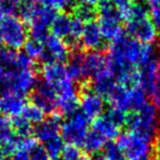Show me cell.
<instances>
[{
	"instance_id": "7",
	"label": "cell",
	"mask_w": 160,
	"mask_h": 160,
	"mask_svg": "<svg viewBox=\"0 0 160 160\" xmlns=\"http://www.w3.org/2000/svg\"><path fill=\"white\" fill-rule=\"evenodd\" d=\"M28 41V29L22 19L7 16L0 22V42L10 49L21 48Z\"/></svg>"
},
{
	"instance_id": "8",
	"label": "cell",
	"mask_w": 160,
	"mask_h": 160,
	"mask_svg": "<svg viewBox=\"0 0 160 160\" xmlns=\"http://www.w3.org/2000/svg\"><path fill=\"white\" fill-rule=\"evenodd\" d=\"M152 140L148 137L134 133V132H126L120 134L118 137L116 144L122 150L125 159L137 160L142 158H148V155L151 151Z\"/></svg>"
},
{
	"instance_id": "22",
	"label": "cell",
	"mask_w": 160,
	"mask_h": 160,
	"mask_svg": "<svg viewBox=\"0 0 160 160\" xmlns=\"http://www.w3.org/2000/svg\"><path fill=\"white\" fill-rule=\"evenodd\" d=\"M82 53L72 54L68 58V65H67V70H68L69 77L72 81H79V80H85V71H83V62H82Z\"/></svg>"
},
{
	"instance_id": "2",
	"label": "cell",
	"mask_w": 160,
	"mask_h": 160,
	"mask_svg": "<svg viewBox=\"0 0 160 160\" xmlns=\"http://www.w3.org/2000/svg\"><path fill=\"white\" fill-rule=\"evenodd\" d=\"M22 21L28 24L31 38L44 41L48 35V30L56 17V11L46 6L33 2H24L19 10Z\"/></svg>"
},
{
	"instance_id": "9",
	"label": "cell",
	"mask_w": 160,
	"mask_h": 160,
	"mask_svg": "<svg viewBox=\"0 0 160 160\" xmlns=\"http://www.w3.org/2000/svg\"><path fill=\"white\" fill-rule=\"evenodd\" d=\"M125 21H126L125 25L126 35H128L129 38L142 44H152L158 40L159 32L150 21L149 14L132 18Z\"/></svg>"
},
{
	"instance_id": "27",
	"label": "cell",
	"mask_w": 160,
	"mask_h": 160,
	"mask_svg": "<svg viewBox=\"0 0 160 160\" xmlns=\"http://www.w3.org/2000/svg\"><path fill=\"white\" fill-rule=\"evenodd\" d=\"M12 128H13L14 135L20 136V137H25V136H31L33 128H32V124L29 123L23 116H18V118H13L11 122Z\"/></svg>"
},
{
	"instance_id": "17",
	"label": "cell",
	"mask_w": 160,
	"mask_h": 160,
	"mask_svg": "<svg viewBox=\"0 0 160 160\" xmlns=\"http://www.w3.org/2000/svg\"><path fill=\"white\" fill-rule=\"evenodd\" d=\"M80 46L88 52H99L104 44L101 32L96 21L85 23L82 33L79 40Z\"/></svg>"
},
{
	"instance_id": "26",
	"label": "cell",
	"mask_w": 160,
	"mask_h": 160,
	"mask_svg": "<svg viewBox=\"0 0 160 160\" xmlns=\"http://www.w3.org/2000/svg\"><path fill=\"white\" fill-rule=\"evenodd\" d=\"M24 53L31 58L32 60L34 59H41L43 55V42L38 40H34V38H30L24 44Z\"/></svg>"
},
{
	"instance_id": "32",
	"label": "cell",
	"mask_w": 160,
	"mask_h": 160,
	"mask_svg": "<svg viewBox=\"0 0 160 160\" xmlns=\"http://www.w3.org/2000/svg\"><path fill=\"white\" fill-rule=\"evenodd\" d=\"M62 160H89L83 155L78 147L75 146H67L64 147V150L62 152Z\"/></svg>"
},
{
	"instance_id": "16",
	"label": "cell",
	"mask_w": 160,
	"mask_h": 160,
	"mask_svg": "<svg viewBox=\"0 0 160 160\" xmlns=\"http://www.w3.org/2000/svg\"><path fill=\"white\" fill-rule=\"evenodd\" d=\"M42 77L43 81L51 86L54 90L62 87L68 81H72L71 78L69 77L67 67L59 62L44 64L42 69Z\"/></svg>"
},
{
	"instance_id": "46",
	"label": "cell",
	"mask_w": 160,
	"mask_h": 160,
	"mask_svg": "<svg viewBox=\"0 0 160 160\" xmlns=\"http://www.w3.org/2000/svg\"><path fill=\"white\" fill-rule=\"evenodd\" d=\"M136 2H142V0H136Z\"/></svg>"
},
{
	"instance_id": "25",
	"label": "cell",
	"mask_w": 160,
	"mask_h": 160,
	"mask_svg": "<svg viewBox=\"0 0 160 160\" xmlns=\"http://www.w3.org/2000/svg\"><path fill=\"white\" fill-rule=\"evenodd\" d=\"M64 140L62 139L60 136H58V137L54 138V139L49 140L48 142L44 144V149L51 160L59 159L62 150H64Z\"/></svg>"
},
{
	"instance_id": "30",
	"label": "cell",
	"mask_w": 160,
	"mask_h": 160,
	"mask_svg": "<svg viewBox=\"0 0 160 160\" xmlns=\"http://www.w3.org/2000/svg\"><path fill=\"white\" fill-rule=\"evenodd\" d=\"M149 19L155 25L158 32H160V0H147Z\"/></svg>"
},
{
	"instance_id": "47",
	"label": "cell",
	"mask_w": 160,
	"mask_h": 160,
	"mask_svg": "<svg viewBox=\"0 0 160 160\" xmlns=\"http://www.w3.org/2000/svg\"><path fill=\"white\" fill-rule=\"evenodd\" d=\"M57 160H60V159H57Z\"/></svg>"
},
{
	"instance_id": "44",
	"label": "cell",
	"mask_w": 160,
	"mask_h": 160,
	"mask_svg": "<svg viewBox=\"0 0 160 160\" xmlns=\"http://www.w3.org/2000/svg\"><path fill=\"white\" fill-rule=\"evenodd\" d=\"M0 160H6V155L0 150Z\"/></svg>"
},
{
	"instance_id": "40",
	"label": "cell",
	"mask_w": 160,
	"mask_h": 160,
	"mask_svg": "<svg viewBox=\"0 0 160 160\" xmlns=\"http://www.w3.org/2000/svg\"><path fill=\"white\" fill-rule=\"evenodd\" d=\"M7 16H9V14L7 13V11H6V9L3 8V6L0 3V22H1Z\"/></svg>"
},
{
	"instance_id": "6",
	"label": "cell",
	"mask_w": 160,
	"mask_h": 160,
	"mask_svg": "<svg viewBox=\"0 0 160 160\" xmlns=\"http://www.w3.org/2000/svg\"><path fill=\"white\" fill-rule=\"evenodd\" d=\"M90 121L79 110L67 115L60 125V137L69 146H82L88 134Z\"/></svg>"
},
{
	"instance_id": "12",
	"label": "cell",
	"mask_w": 160,
	"mask_h": 160,
	"mask_svg": "<svg viewBox=\"0 0 160 160\" xmlns=\"http://www.w3.org/2000/svg\"><path fill=\"white\" fill-rule=\"evenodd\" d=\"M79 111L89 121L103 115L104 112V99L100 97L92 89L86 88L79 97Z\"/></svg>"
},
{
	"instance_id": "1",
	"label": "cell",
	"mask_w": 160,
	"mask_h": 160,
	"mask_svg": "<svg viewBox=\"0 0 160 160\" xmlns=\"http://www.w3.org/2000/svg\"><path fill=\"white\" fill-rule=\"evenodd\" d=\"M108 58L116 78L128 70L145 66L157 57L152 44H142L122 33L111 42Z\"/></svg>"
},
{
	"instance_id": "3",
	"label": "cell",
	"mask_w": 160,
	"mask_h": 160,
	"mask_svg": "<svg viewBox=\"0 0 160 160\" xmlns=\"http://www.w3.org/2000/svg\"><path fill=\"white\" fill-rule=\"evenodd\" d=\"M38 85V76L34 68H12L5 70L0 90L2 93L27 96Z\"/></svg>"
},
{
	"instance_id": "15",
	"label": "cell",
	"mask_w": 160,
	"mask_h": 160,
	"mask_svg": "<svg viewBox=\"0 0 160 160\" xmlns=\"http://www.w3.org/2000/svg\"><path fill=\"white\" fill-rule=\"evenodd\" d=\"M60 125H62L60 116L57 114H53L36 124L32 133L36 142L46 144L49 140L60 136Z\"/></svg>"
},
{
	"instance_id": "45",
	"label": "cell",
	"mask_w": 160,
	"mask_h": 160,
	"mask_svg": "<svg viewBox=\"0 0 160 160\" xmlns=\"http://www.w3.org/2000/svg\"><path fill=\"white\" fill-rule=\"evenodd\" d=\"M137 160H150L149 158H142V159H137Z\"/></svg>"
},
{
	"instance_id": "10",
	"label": "cell",
	"mask_w": 160,
	"mask_h": 160,
	"mask_svg": "<svg viewBox=\"0 0 160 160\" xmlns=\"http://www.w3.org/2000/svg\"><path fill=\"white\" fill-rule=\"evenodd\" d=\"M86 79H98L104 76H113L108 56L100 52H88L82 57Z\"/></svg>"
},
{
	"instance_id": "4",
	"label": "cell",
	"mask_w": 160,
	"mask_h": 160,
	"mask_svg": "<svg viewBox=\"0 0 160 160\" xmlns=\"http://www.w3.org/2000/svg\"><path fill=\"white\" fill-rule=\"evenodd\" d=\"M99 30L104 42H113L122 34L123 17L109 0H101L97 10Z\"/></svg>"
},
{
	"instance_id": "14",
	"label": "cell",
	"mask_w": 160,
	"mask_h": 160,
	"mask_svg": "<svg viewBox=\"0 0 160 160\" xmlns=\"http://www.w3.org/2000/svg\"><path fill=\"white\" fill-rule=\"evenodd\" d=\"M57 94L58 110L65 115H69L79 107V94L73 81H68L55 90Z\"/></svg>"
},
{
	"instance_id": "28",
	"label": "cell",
	"mask_w": 160,
	"mask_h": 160,
	"mask_svg": "<svg viewBox=\"0 0 160 160\" xmlns=\"http://www.w3.org/2000/svg\"><path fill=\"white\" fill-rule=\"evenodd\" d=\"M44 115H45L44 112L38 107H36L35 104L32 103V104H27V107H25L24 111H23L21 116H23L29 123L36 125V124H38L41 121L44 120L45 118Z\"/></svg>"
},
{
	"instance_id": "41",
	"label": "cell",
	"mask_w": 160,
	"mask_h": 160,
	"mask_svg": "<svg viewBox=\"0 0 160 160\" xmlns=\"http://www.w3.org/2000/svg\"><path fill=\"white\" fill-rule=\"evenodd\" d=\"M3 75H5V69L1 68V67H0V86H1V82H2Z\"/></svg>"
},
{
	"instance_id": "33",
	"label": "cell",
	"mask_w": 160,
	"mask_h": 160,
	"mask_svg": "<svg viewBox=\"0 0 160 160\" xmlns=\"http://www.w3.org/2000/svg\"><path fill=\"white\" fill-rule=\"evenodd\" d=\"M73 0H42L41 5L46 6L55 11H65L71 7Z\"/></svg>"
},
{
	"instance_id": "29",
	"label": "cell",
	"mask_w": 160,
	"mask_h": 160,
	"mask_svg": "<svg viewBox=\"0 0 160 160\" xmlns=\"http://www.w3.org/2000/svg\"><path fill=\"white\" fill-rule=\"evenodd\" d=\"M103 157L105 160H124L125 157L118 145L114 142H108L102 149Z\"/></svg>"
},
{
	"instance_id": "11",
	"label": "cell",
	"mask_w": 160,
	"mask_h": 160,
	"mask_svg": "<svg viewBox=\"0 0 160 160\" xmlns=\"http://www.w3.org/2000/svg\"><path fill=\"white\" fill-rule=\"evenodd\" d=\"M43 55L40 60L44 64L49 62H59L68 60L70 56V48L69 44L66 41L59 38H56L53 34H48L44 41H43Z\"/></svg>"
},
{
	"instance_id": "37",
	"label": "cell",
	"mask_w": 160,
	"mask_h": 160,
	"mask_svg": "<svg viewBox=\"0 0 160 160\" xmlns=\"http://www.w3.org/2000/svg\"><path fill=\"white\" fill-rule=\"evenodd\" d=\"M151 150L153 151V155H155V160H160V132L153 137Z\"/></svg>"
},
{
	"instance_id": "13",
	"label": "cell",
	"mask_w": 160,
	"mask_h": 160,
	"mask_svg": "<svg viewBox=\"0 0 160 160\" xmlns=\"http://www.w3.org/2000/svg\"><path fill=\"white\" fill-rule=\"evenodd\" d=\"M32 103L42 110L44 113H54L58 109L57 94L55 90L44 82L38 83L32 91Z\"/></svg>"
},
{
	"instance_id": "24",
	"label": "cell",
	"mask_w": 160,
	"mask_h": 160,
	"mask_svg": "<svg viewBox=\"0 0 160 160\" xmlns=\"http://www.w3.org/2000/svg\"><path fill=\"white\" fill-rule=\"evenodd\" d=\"M18 52L10 49L8 47L0 46V67L5 70L12 69L16 67Z\"/></svg>"
},
{
	"instance_id": "5",
	"label": "cell",
	"mask_w": 160,
	"mask_h": 160,
	"mask_svg": "<svg viewBox=\"0 0 160 160\" xmlns=\"http://www.w3.org/2000/svg\"><path fill=\"white\" fill-rule=\"evenodd\" d=\"M158 112L151 103L147 102L140 110L127 115L126 124L128 131L153 139L158 129Z\"/></svg>"
},
{
	"instance_id": "18",
	"label": "cell",
	"mask_w": 160,
	"mask_h": 160,
	"mask_svg": "<svg viewBox=\"0 0 160 160\" xmlns=\"http://www.w3.org/2000/svg\"><path fill=\"white\" fill-rule=\"evenodd\" d=\"M27 107L24 97L16 93H2L0 97V113L3 118H16L21 116Z\"/></svg>"
},
{
	"instance_id": "36",
	"label": "cell",
	"mask_w": 160,
	"mask_h": 160,
	"mask_svg": "<svg viewBox=\"0 0 160 160\" xmlns=\"http://www.w3.org/2000/svg\"><path fill=\"white\" fill-rule=\"evenodd\" d=\"M109 1L121 12V13L124 12L132 3V0H109Z\"/></svg>"
},
{
	"instance_id": "31",
	"label": "cell",
	"mask_w": 160,
	"mask_h": 160,
	"mask_svg": "<svg viewBox=\"0 0 160 160\" xmlns=\"http://www.w3.org/2000/svg\"><path fill=\"white\" fill-rule=\"evenodd\" d=\"M73 14L81 19L85 23H87L90 22V21H94V18L97 17V11L92 7L78 5L73 9Z\"/></svg>"
},
{
	"instance_id": "34",
	"label": "cell",
	"mask_w": 160,
	"mask_h": 160,
	"mask_svg": "<svg viewBox=\"0 0 160 160\" xmlns=\"http://www.w3.org/2000/svg\"><path fill=\"white\" fill-rule=\"evenodd\" d=\"M0 3L3 6L9 16H13V13L19 12L20 8L24 3V0H0Z\"/></svg>"
},
{
	"instance_id": "39",
	"label": "cell",
	"mask_w": 160,
	"mask_h": 160,
	"mask_svg": "<svg viewBox=\"0 0 160 160\" xmlns=\"http://www.w3.org/2000/svg\"><path fill=\"white\" fill-rule=\"evenodd\" d=\"M79 5H82V6H88V7H92L93 8L94 6L99 5L101 0H77Z\"/></svg>"
},
{
	"instance_id": "38",
	"label": "cell",
	"mask_w": 160,
	"mask_h": 160,
	"mask_svg": "<svg viewBox=\"0 0 160 160\" xmlns=\"http://www.w3.org/2000/svg\"><path fill=\"white\" fill-rule=\"evenodd\" d=\"M9 160H31L29 151L24 150H17L10 155Z\"/></svg>"
},
{
	"instance_id": "19",
	"label": "cell",
	"mask_w": 160,
	"mask_h": 160,
	"mask_svg": "<svg viewBox=\"0 0 160 160\" xmlns=\"http://www.w3.org/2000/svg\"><path fill=\"white\" fill-rule=\"evenodd\" d=\"M121 126L114 122L108 114L101 115L92 123V131L102 136L105 140H112L120 136Z\"/></svg>"
},
{
	"instance_id": "23",
	"label": "cell",
	"mask_w": 160,
	"mask_h": 160,
	"mask_svg": "<svg viewBox=\"0 0 160 160\" xmlns=\"http://www.w3.org/2000/svg\"><path fill=\"white\" fill-rule=\"evenodd\" d=\"M105 144H107V140L102 136H100L94 131H90L88 132L87 137H86L85 142L82 144V147L86 150V152L96 155V153L100 152L102 150Z\"/></svg>"
},
{
	"instance_id": "43",
	"label": "cell",
	"mask_w": 160,
	"mask_h": 160,
	"mask_svg": "<svg viewBox=\"0 0 160 160\" xmlns=\"http://www.w3.org/2000/svg\"><path fill=\"white\" fill-rule=\"evenodd\" d=\"M92 160H105V159H104V157L101 155V156H96Z\"/></svg>"
},
{
	"instance_id": "35",
	"label": "cell",
	"mask_w": 160,
	"mask_h": 160,
	"mask_svg": "<svg viewBox=\"0 0 160 160\" xmlns=\"http://www.w3.org/2000/svg\"><path fill=\"white\" fill-rule=\"evenodd\" d=\"M148 94L151 97V104L156 108L158 113H160V80H158L155 83Z\"/></svg>"
},
{
	"instance_id": "21",
	"label": "cell",
	"mask_w": 160,
	"mask_h": 160,
	"mask_svg": "<svg viewBox=\"0 0 160 160\" xmlns=\"http://www.w3.org/2000/svg\"><path fill=\"white\" fill-rule=\"evenodd\" d=\"M70 27L71 16H69L66 12H60V13L56 14V17L54 18L49 30L52 31L53 35L62 38V40L66 41L68 43L69 35H70Z\"/></svg>"
},
{
	"instance_id": "20",
	"label": "cell",
	"mask_w": 160,
	"mask_h": 160,
	"mask_svg": "<svg viewBox=\"0 0 160 160\" xmlns=\"http://www.w3.org/2000/svg\"><path fill=\"white\" fill-rule=\"evenodd\" d=\"M14 135L12 124L7 118L0 116V150L6 156L11 155L16 151Z\"/></svg>"
},
{
	"instance_id": "42",
	"label": "cell",
	"mask_w": 160,
	"mask_h": 160,
	"mask_svg": "<svg viewBox=\"0 0 160 160\" xmlns=\"http://www.w3.org/2000/svg\"><path fill=\"white\" fill-rule=\"evenodd\" d=\"M157 64H158V80H160V57L157 58Z\"/></svg>"
}]
</instances>
